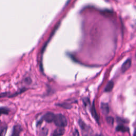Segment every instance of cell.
<instances>
[{"label": "cell", "instance_id": "obj_13", "mask_svg": "<svg viewBox=\"0 0 136 136\" xmlns=\"http://www.w3.org/2000/svg\"><path fill=\"white\" fill-rule=\"evenodd\" d=\"M106 121H107V122L110 125H112L113 124V123H114V119L112 117V116H109V117H107V118H106Z\"/></svg>", "mask_w": 136, "mask_h": 136}, {"label": "cell", "instance_id": "obj_1", "mask_svg": "<svg viewBox=\"0 0 136 136\" xmlns=\"http://www.w3.org/2000/svg\"><path fill=\"white\" fill-rule=\"evenodd\" d=\"M53 122L55 125L59 127H65L67 126V124L66 118L65 117V116L61 114L55 115Z\"/></svg>", "mask_w": 136, "mask_h": 136}, {"label": "cell", "instance_id": "obj_18", "mask_svg": "<svg viewBox=\"0 0 136 136\" xmlns=\"http://www.w3.org/2000/svg\"><path fill=\"white\" fill-rule=\"evenodd\" d=\"M134 126H135V127H136V122H135V123H134Z\"/></svg>", "mask_w": 136, "mask_h": 136}, {"label": "cell", "instance_id": "obj_6", "mask_svg": "<svg viewBox=\"0 0 136 136\" xmlns=\"http://www.w3.org/2000/svg\"><path fill=\"white\" fill-rule=\"evenodd\" d=\"M101 110L102 112L104 115H107L110 112V109L109 105L106 103H101Z\"/></svg>", "mask_w": 136, "mask_h": 136}, {"label": "cell", "instance_id": "obj_11", "mask_svg": "<svg viewBox=\"0 0 136 136\" xmlns=\"http://www.w3.org/2000/svg\"><path fill=\"white\" fill-rule=\"evenodd\" d=\"M10 112L9 109L6 107H0V116L2 114L7 115Z\"/></svg>", "mask_w": 136, "mask_h": 136}, {"label": "cell", "instance_id": "obj_8", "mask_svg": "<svg viewBox=\"0 0 136 136\" xmlns=\"http://www.w3.org/2000/svg\"><path fill=\"white\" fill-rule=\"evenodd\" d=\"M116 129V131H120V132H128V131H129V130L127 127L124 126L122 124L119 125L118 126H117Z\"/></svg>", "mask_w": 136, "mask_h": 136}, {"label": "cell", "instance_id": "obj_5", "mask_svg": "<svg viewBox=\"0 0 136 136\" xmlns=\"http://www.w3.org/2000/svg\"><path fill=\"white\" fill-rule=\"evenodd\" d=\"M65 133V129L62 127H59L55 130L53 133V136H62Z\"/></svg>", "mask_w": 136, "mask_h": 136}, {"label": "cell", "instance_id": "obj_15", "mask_svg": "<svg viewBox=\"0 0 136 136\" xmlns=\"http://www.w3.org/2000/svg\"><path fill=\"white\" fill-rule=\"evenodd\" d=\"M83 103L85 105H88V103H89V100L88 98H86V99H84L83 100Z\"/></svg>", "mask_w": 136, "mask_h": 136}, {"label": "cell", "instance_id": "obj_3", "mask_svg": "<svg viewBox=\"0 0 136 136\" xmlns=\"http://www.w3.org/2000/svg\"><path fill=\"white\" fill-rule=\"evenodd\" d=\"M21 131L22 128L20 125H15L13 128L12 132L10 136H20Z\"/></svg>", "mask_w": 136, "mask_h": 136}, {"label": "cell", "instance_id": "obj_12", "mask_svg": "<svg viewBox=\"0 0 136 136\" xmlns=\"http://www.w3.org/2000/svg\"><path fill=\"white\" fill-rule=\"evenodd\" d=\"M57 105L59 106H61V107H62L64 109H70L71 107V106L69 104H66V103H63V104H57Z\"/></svg>", "mask_w": 136, "mask_h": 136}, {"label": "cell", "instance_id": "obj_9", "mask_svg": "<svg viewBox=\"0 0 136 136\" xmlns=\"http://www.w3.org/2000/svg\"><path fill=\"white\" fill-rule=\"evenodd\" d=\"M114 87V82L113 81H110L105 88V92H110Z\"/></svg>", "mask_w": 136, "mask_h": 136}, {"label": "cell", "instance_id": "obj_14", "mask_svg": "<svg viewBox=\"0 0 136 136\" xmlns=\"http://www.w3.org/2000/svg\"><path fill=\"white\" fill-rule=\"evenodd\" d=\"M47 132H48L47 129L44 128L42 130V131L41 132L40 134L41 136H46V135L47 134Z\"/></svg>", "mask_w": 136, "mask_h": 136}, {"label": "cell", "instance_id": "obj_16", "mask_svg": "<svg viewBox=\"0 0 136 136\" xmlns=\"http://www.w3.org/2000/svg\"><path fill=\"white\" fill-rule=\"evenodd\" d=\"M73 136H79V132H78L77 130H76L75 131V132H73Z\"/></svg>", "mask_w": 136, "mask_h": 136}, {"label": "cell", "instance_id": "obj_2", "mask_svg": "<svg viewBox=\"0 0 136 136\" xmlns=\"http://www.w3.org/2000/svg\"><path fill=\"white\" fill-rule=\"evenodd\" d=\"M55 115L52 112H48L46 113L42 117L41 120L38 121V124H41L43 121H45L48 123H51L54 121Z\"/></svg>", "mask_w": 136, "mask_h": 136}, {"label": "cell", "instance_id": "obj_7", "mask_svg": "<svg viewBox=\"0 0 136 136\" xmlns=\"http://www.w3.org/2000/svg\"><path fill=\"white\" fill-rule=\"evenodd\" d=\"M91 113L92 116H93V117L95 119V120L97 121V122H99V117L98 116V114L97 113L96 110V108L95 107V106L93 105L92 107V110H91Z\"/></svg>", "mask_w": 136, "mask_h": 136}, {"label": "cell", "instance_id": "obj_10", "mask_svg": "<svg viewBox=\"0 0 136 136\" xmlns=\"http://www.w3.org/2000/svg\"><path fill=\"white\" fill-rule=\"evenodd\" d=\"M7 131V126H0V136H5Z\"/></svg>", "mask_w": 136, "mask_h": 136}, {"label": "cell", "instance_id": "obj_17", "mask_svg": "<svg viewBox=\"0 0 136 136\" xmlns=\"http://www.w3.org/2000/svg\"><path fill=\"white\" fill-rule=\"evenodd\" d=\"M134 136H136V131H135V133H134Z\"/></svg>", "mask_w": 136, "mask_h": 136}, {"label": "cell", "instance_id": "obj_19", "mask_svg": "<svg viewBox=\"0 0 136 136\" xmlns=\"http://www.w3.org/2000/svg\"><path fill=\"white\" fill-rule=\"evenodd\" d=\"M99 136H103V135H100Z\"/></svg>", "mask_w": 136, "mask_h": 136}, {"label": "cell", "instance_id": "obj_4", "mask_svg": "<svg viewBox=\"0 0 136 136\" xmlns=\"http://www.w3.org/2000/svg\"><path fill=\"white\" fill-rule=\"evenodd\" d=\"M131 65V59H128L122 65L121 67V71L122 72L127 71L130 67Z\"/></svg>", "mask_w": 136, "mask_h": 136}]
</instances>
